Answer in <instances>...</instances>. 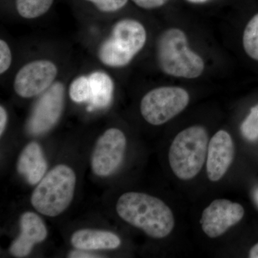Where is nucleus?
<instances>
[{"instance_id":"5701e85b","label":"nucleus","mask_w":258,"mask_h":258,"mask_svg":"<svg viewBox=\"0 0 258 258\" xmlns=\"http://www.w3.org/2000/svg\"><path fill=\"white\" fill-rule=\"evenodd\" d=\"M69 257L72 258H94L100 257V256L97 254L90 253L86 252V250L83 249H76V250L71 251L69 254Z\"/></svg>"},{"instance_id":"bb28decb","label":"nucleus","mask_w":258,"mask_h":258,"mask_svg":"<svg viewBox=\"0 0 258 258\" xmlns=\"http://www.w3.org/2000/svg\"><path fill=\"white\" fill-rule=\"evenodd\" d=\"M254 200L258 206V189H256L254 192Z\"/></svg>"},{"instance_id":"9b49d317","label":"nucleus","mask_w":258,"mask_h":258,"mask_svg":"<svg viewBox=\"0 0 258 258\" xmlns=\"http://www.w3.org/2000/svg\"><path fill=\"white\" fill-rule=\"evenodd\" d=\"M235 147L233 141L228 132L220 130L217 132L208 144L207 155V174L211 181L222 179L234 159Z\"/></svg>"},{"instance_id":"f03ea898","label":"nucleus","mask_w":258,"mask_h":258,"mask_svg":"<svg viewBox=\"0 0 258 258\" xmlns=\"http://www.w3.org/2000/svg\"><path fill=\"white\" fill-rule=\"evenodd\" d=\"M158 63L169 76L186 79L200 77L205 70V62L189 48L186 34L179 28L162 32L157 46Z\"/></svg>"},{"instance_id":"f8f14e48","label":"nucleus","mask_w":258,"mask_h":258,"mask_svg":"<svg viewBox=\"0 0 258 258\" xmlns=\"http://www.w3.org/2000/svg\"><path fill=\"white\" fill-rule=\"evenodd\" d=\"M20 225V235L10 245V252L15 257H25L30 253L35 244L46 239L47 230L42 219L31 212L22 215Z\"/></svg>"},{"instance_id":"7ed1b4c3","label":"nucleus","mask_w":258,"mask_h":258,"mask_svg":"<svg viewBox=\"0 0 258 258\" xmlns=\"http://www.w3.org/2000/svg\"><path fill=\"white\" fill-rule=\"evenodd\" d=\"M76 175L69 166L60 164L51 169L32 192L31 203L39 213L56 217L62 213L74 199Z\"/></svg>"},{"instance_id":"aec40b11","label":"nucleus","mask_w":258,"mask_h":258,"mask_svg":"<svg viewBox=\"0 0 258 258\" xmlns=\"http://www.w3.org/2000/svg\"><path fill=\"white\" fill-rule=\"evenodd\" d=\"M96 5L98 10L103 12H115L121 9L126 5L128 0H86Z\"/></svg>"},{"instance_id":"9d476101","label":"nucleus","mask_w":258,"mask_h":258,"mask_svg":"<svg viewBox=\"0 0 258 258\" xmlns=\"http://www.w3.org/2000/svg\"><path fill=\"white\" fill-rule=\"evenodd\" d=\"M57 74L55 64L50 61L35 60L25 64L15 77V92L23 98L37 96L52 86Z\"/></svg>"},{"instance_id":"412c9836","label":"nucleus","mask_w":258,"mask_h":258,"mask_svg":"<svg viewBox=\"0 0 258 258\" xmlns=\"http://www.w3.org/2000/svg\"><path fill=\"white\" fill-rule=\"evenodd\" d=\"M12 62V54L7 42L0 41V73L4 74L9 69Z\"/></svg>"},{"instance_id":"f257e3e1","label":"nucleus","mask_w":258,"mask_h":258,"mask_svg":"<svg viewBox=\"0 0 258 258\" xmlns=\"http://www.w3.org/2000/svg\"><path fill=\"white\" fill-rule=\"evenodd\" d=\"M118 216L155 239L164 238L175 225L171 209L160 199L142 192H127L117 202Z\"/></svg>"},{"instance_id":"393cba45","label":"nucleus","mask_w":258,"mask_h":258,"mask_svg":"<svg viewBox=\"0 0 258 258\" xmlns=\"http://www.w3.org/2000/svg\"><path fill=\"white\" fill-rule=\"evenodd\" d=\"M249 257L250 258H258V243L254 244L250 249L249 252Z\"/></svg>"},{"instance_id":"dca6fc26","label":"nucleus","mask_w":258,"mask_h":258,"mask_svg":"<svg viewBox=\"0 0 258 258\" xmlns=\"http://www.w3.org/2000/svg\"><path fill=\"white\" fill-rule=\"evenodd\" d=\"M53 0H16L17 9L23 18L34 19L45 14Z\"/></svg>"},{"instance_id":"6e6552de","label":"nucleus","mask_w":258,"mask_h":258,"mask_svg":"<svg viewBox=\"0 0 258 258\" xmlns=\"http://www.w3.org/2000/svg\"><path fill=\"white\" fill-rule=\"evenodd\" d=\"M64 87L60 83L52 85L40 97L29 118L28 131L32 135L46 133L60 118L64 106Z\"/></svg>"},{"instance_id":"b1692460","label":"nucleus","mask_w":258,"mask_h":258,"mask_svg":"<svg viewBox=\"0 0 258 258\" xmlns=\"http://www.w3.org/2000/svg\"><path fill=\"white\" fill-rule=\"evenodd\" d=\"M8 122V114L3 106L0 107V135H3Z\"/></svg>"},{"instance_id":"ddd939ff","label":"nucleus","mask_w":258,"mask_h":258,"mask_svg":"<svg viewBox=\"0 0 258 258\" xmlns=\"http://www.w3.org/2000/svg\"><path fill=\"white\" fill-rule=\"evenodd\" d=\"M19 174L26 179L29 184L35 185L41 181L47 169L46 159L40 146L31 142L26 146L18 161Z\"/></svg>"},{"instance_id":"a878e982","label":"nucleus","mask_w":258,"mask_h":258,"mask_svg":"<svg viewBox=\"0 0 258 258\" xmlns=\"http://www.w3.org/2000/svg\"><path fill=\"white\" fill-rule=\"evenodd\" d=\"M186 1L193 3V4H203V3L208 2V0H186Z\"/></svg>"},{"instance_id":"f3484780","label":"nucleus","mask_w":258,"mask_h":258,"mask_svg":"<svg viewBox=\"0 0 258 258\" xmlns=\"http://www.w3.org/2000/svg\"><path fill=\"white\" fill-rule=\"evenodd\" d=\"M242 43L247 55L258 61V13L252 17L246 25Z\"/></svg>"},{"instance_id":"4be33fe9","label":"nucleus","mask_w":258,"mask_h":258,"mask_svg":"<svg viewBox=\"0 0 258 258\" xmlns=\"http://www.w3.org/2000/svg\"><path fill=\"white\" fill-rule=\"evenodd\" d=\"M132 1L144 9L152 10L161 8L169 0H132Z\"/></svg>"},{"instance_id":"0eeeda50","label":"nucleus","mask_w":258,"mask_h":258,"mask_svg":"<svg viewBox=\"0 0 258 258\" xmlns=\"http://www.w3.org/2000/svg\"><path fill=\"white\" fill-rule=\"evenodd\" d=\"M126 139L118 128L107 130L97 141L92 156L91 167L99 176L111 175L120 165L124 157Z\"/></svg>"},{"instance_id":"6ab92c4d","label":"nucleus","mask_w":258,"mask_h":258,"mask_svg":"<svg viewBox=\"0 0 258 258\" xmlns=\"http://www.w3.org/2000/svg\"><path fill=\"white\" fill-rule=\"evenodd\" d=\"M241 132L249 142L258 139V105L251 108L249 115L241 125Z\"/></svg>"},{"instance_id":"a211bd4d","label":"nucleus","mask_w":258,"mask_h":258,"mask_svg":"<svg viewBox=\"0 0 258 258\" xmlns=\"http://www.w3.org/2000/svg\"><path fill=\"white\" fill-rule=\"evenodd\" d=\"M70 97L76 103L88 102L91 98V89L88 77L81 76L71 83L69 91Z\"/></svg>"},{"instance_id":"39448f33","label":"nucleus","mask_w":258,"mask_h":258,"mask_svg":"<svg viewBox=\"0 0 258 258\" xmlns=\"http://www.w3.org/2000/svg\"><path fill=\"white\" fill-rule=\"evenodd\" d=\"M146 41L147 32L142 24L132 19L120 20L100 47V60L106 66L123 67L142 50Z\"/></svg>"},{"instance_id":"423d86ee","label":"nucleus","mask_w":258,"mask_h":258,"mask_svg":"<svg viewBox=\"0 0 258 258\" xmlns=\"http://www.w3.org/2000/svg\"><path fill=\"white\" fill-rule=\"evenodd\" d=\"M189 102V93L184 88L176 86L154 88L142 98L141 113L148 123L160 125L184 111Z\"/></svg>"},{"instance_id":"4468645a","label":"nucleus","mask_w":258,"mask_h":258,"mask_svg":"<svg viewBox=\"0 0 258 258\" xmlns=\"http://www.w3.org/2000/svg\"><path fill=\"white\" fill-rule=\"evenodd\" d=\"M120 242L119 237L113 232L92 229L76 231L71 237V244L75 248L83 250L116 249Z\"/></svg>"},{"instance_id":"1a4fd4ad","label":"nucleus","mask_w":258,"mask_h":258,"mask_svg":"<svg viewBox=\"0 0 258 258\" xmlns=\"http://www.w3.org/2000/svg\"><path fill=\"white\" fill-rule=\"evenodd\" d=\"M244 215L243 207L240 204L218 199L203 210L200 224L205 235L217 238L240 222Z\"/></svg>"},{"instance_id":"20e7f679","label":"nucleus","mask_w":258,"mask_h":258,"mask_svg":"<svg viewBox=\"0 0 258 258\" xmlns=\"http://www.w3.org/2000/svg\"><path fill=\"white\" fill-rule=\"evenodd\" d=\"M209 137L206 129L193 125L181 131L171 144L169 164L176 177L190 180L203 169L208 155Z\"/></svg>"},{"instance_id":"2eb2a0df","label":"nucleus","mask_w":258,"mask_h":258,"mask_svg":"<svg viewBox=\"0 0 258 258\" xmlns=\"http://www.w3.org/2000/svg\"><path fill=\"white\" fill-rule=\"evenodd\" d=\"M91 89V98L88 110L104 108L111 103L113 84L108 75L95 72L88 77Z\"/></svg>"}]
</instances>
